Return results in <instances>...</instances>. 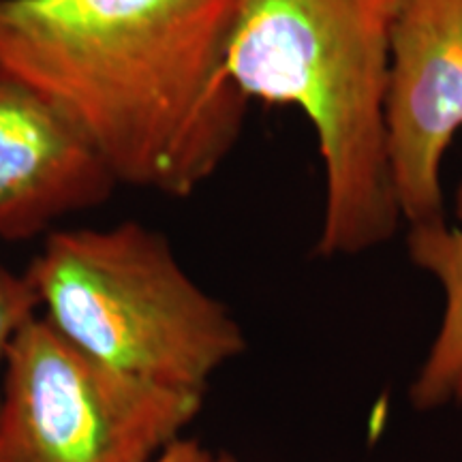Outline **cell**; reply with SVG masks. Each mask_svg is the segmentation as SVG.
Listing matches in <instances>:
<instances>
[{"instance_id":"cell-7","label":"cell","mask_w":462,"mask_h":462,"mask_svg":"<svg viewBox=\"0 0 462 462\" xmlns=\"http://www.w3.org/2000/svg\"><path fill=\"white\" fill-rule=\"evenodd\" d=\"M411 262L429 273L443 291V317L429 356L411 385L418 409L462 402V182L456 193V221L446 217L411 225L407 236Z\"/></svg>"},{"instance_id":"cell-9","label":"cell","mask_w":462,"mask_h":462,"mask_svg":"<svg viewBox=\"0 0 462 462\" xmlns=\"http://www.w3.org/2000/svg\"><path fill=\"white\" fill-rule=\"evenodd\" d=\"M152 462H238L234 456L201 446L195 439H178Z\"/></svg>"},{"instance_id":"cell-6","label":"cell","mask_w":462,"mask_h":462,"mask_svg":"<svg viewBox=\"0 0 462 462\" xmlns=\"http://www.w3.org/2000/svg\"><path fill=\"white\" fill-rule=\"evenodd\" d=\"M116 178L54 103L0 67V238L28 240L109 199Z\"/></svg>"},{"instance_id":"cell-5","label":"cell","mask_w":462,"mask_h":462,"mask_svg":"<svg viewBox=\"0 0 462 462\" xmlns=\"http://www.w3.org/2000/svg\"><path fill=\"white\" fill-rule=\"evenodd\" d=\"M462 131V0H401L392 32L388 152L409 225L443 218V163Z\"/></svg>"},{"instance_id":"cell-3","label":"cell","mask_w":462,"mask_h":462,"mask_svg":"<svg viewBox=\"0 0 462 462\" xmlns=\"http://www.w3.org/2000/svg\"><path fill=\"white\" fill-rule=\"evenodd\" d=\"M39 315L75 349L129 377L206 394L245 351L225 304L140 223L56 231L26 270Z\"/></svg>"},{"instance_id":"cell-1","label":"cell","mask_w":462,"mask_h":462,"mask_svg":"<svg viewBox=\"0 0 462 462\" xmlns=\"http://www.w3.org/2000/svg\"><path fill=\"white\" fill-rule=\"evenodd\" d=\"M236 0H0V67L54 103L118 184L189 198L248 99L225 48Z\"/></svg>"},{"instance_id":"cell-8","label":"cell","mask_w":462,"mask_h":462,"mask_svg":"<svg viewBox=\"0 0 462 462\" xmlns=\"http://www.w3.org/2000/svg\"><path fill=\"white\" fill-rule=\"evenodd\" d=\"M39 315V300L26 273L15 274L0 262V394L9 351L20 332Z\"/></svg>"},{"instance_id":"cell-4","label":"cell","mask_w":462,"mask_h":462,"mask_svg":"<svg viewBox=\"0 0 462 462\" xmlns=\"http://www.w3.org/2000/svg\"><path fill=\"white\" fill-rule=\"evenodd\" d=\"M201 404L204 394L92 360L37 315L15 338L3 374L0 462H152Z\"/></svg>"},{"instance_id":"cell-2","label":"cell","mask_w":462,"mask_h":462,"mask_svg":"<svg viewBox=\"0 0 462 462\" xmlns=\"http://www.w3.org/2000/svg\"><path fill=\"white\" fill-rule=\"evenodd\" d=\"M401 0H236L225 62L248 101L293 106L323 167L317 253L360 255L402 221L392 187L388 95Z\"/></svg>"}]
</instances>
